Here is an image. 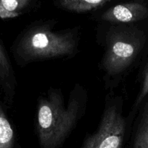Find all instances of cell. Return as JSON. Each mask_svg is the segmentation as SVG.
<instances>
[{
    "instance_id": "cell-1",
    "label": "cell",
    "mask_w": 148,
    "mask_h": 148,
    "mask_svg": "<svg viewBox=\"0 0 148 148\" xmlns=\"http://www.w3.org/2000/svg\"><path fill=\"white\" fill-rule=\"evenodd\" d=\"M89 95L80 83L75 84L66 101L60 88H50L37 98L36 134L40 148H59L87 109Z\"/></svg>"
},
{
    "instance_id": "cell-2",
    "label": "cell",
    "mask_w": 148,
    "mask_h": 148,
    "mask_svg": "<svg viewBox=\"0 0 148 148\" xmlns=\"http://www.w3.org/2000/svg\"><path fill=\"white\" fill-rule=\"evenodd\" d=\"M97 40L103 48L99 64L104 86L114 91L126 77L142 54L147 35L136 24L102 23Z\"/></svg>"
},
{
    "instance_id": "cell-3",
    "label": "cell",
    "mask_w": 148,
    "mask_h": 148,
    "mask_svg": "<svg viewBox=\"0 0 148 148\" xmlns=\"http://www.w3.org/2000/svg\"><path fill=\"white\" fill-rule=\"evenodd\" d=\"M54 20L34 22L16 37L11 47L18 66L58 59H71L79 53L81 28L55 30Z\"/></svg>"
},
{
    "instance_id": "cell-4",
    "label": "cell",
    "mask_w": 148,
    "mask_h": 148,
    "mask_svg": "<svg viewBox=\"0 0 148 148\" xmlns=\"http://www.w3.org/2000/svg\"><path fill=\"white\" fill-rule=\"evenodd\" d=\"M123 98L108 91L97 130L85 137L79 148H123L133 117L125 116Z\"/></svg>"
},
{
    "instance_id": "cell-5",
    "label": "cell",
    "mask_w": 148,
    "mask_h": 148,
    "mask_svg": "<svg viewBox=\"0 0 148 148\" xmlns=\"http://www.w3.org/2000/svg\"><path fill=\"white\" fill-rule=\"evenodd\" d=\"M148 18V7L139 1L121 3L103 12L99 17L101 23L136 24Z\"/></svg>"
},
{
    "instance_id": "cell-6",
    "label": "cell",
    "mask_w": 148,
    "mask_h": 148,
    "mask_svg": "<svg viewBox=\"0 0 148 148\" xmlns=\"http://www.w3.org/2000/svg\"><path fill=\"white\" fill-rule=\"evenodd\" d=\"M0 87L4 101L8 106L12 105L17 93V81L14 68L8 53L0 39Z\"/></svg>"
},
{
    "instance_id": "cell-7",
    "label": "cell",
    "mask_w": 148,
    "mask_h": 148,
    "mask_svg": "<svg viewBox=\"0 0 148 148\" xmlns=\"http://www.w3.org/2000/svg\"><path fill=\"white\" fill-rule=\"evenodd\" d=\"M133 130L131 148H148V98L142 105Z\"/></svg>"
},
{
    "instance_id": "cell-8",
    "label": "cell",
    "mask_w": 148,
    "mask_h": 148,
    "mask_svg": "<svg viewBox=\"0 0 148 148\" xmlns=\"http://www.w3.org/2000/svg\"><path fill=\"white\" fill-rule=\"evenodd\" d=\"M110 0H57V5L66 11L84 13L93 11L107 4Z\"/></svg>"
},
{
    "instance_id": "cell-9",
    "label": "cell",
    "mask_w": 148,
    "mask_h": 148,
    "mask_svg": "<svg viewBox=\"0 0 148 148\" xmlns=\"http://www.w3.org/2000/svg\"><path fill=\"white\" fill-rule=\"evenodd\" d=\"M33 0H0V18H15L24 14Z\"/></svg>"
},
{
    "instance_id": "cell-10",
    "label": "cell",
    "mask_w": 148,
    "mask_h": 148,
    "mask_svg": "<svg viewBox=\"0 0 148 148\" xmlns=\"http://www.w3.org/2000/svg\"><path fill=\"white\" fill-rule=\"evenodd\" d=\"M15 130L0 102V148H15Z\"/></svg>"
},
{
    "instance_id": "cell-11",
    "label": "cell",
    "mask_w": 148,
    "mask_h": 148,
    "mask_svg": "<svg viewBox=\"0 0 148 148\" xmlns=\"http://www.w3.org/2000/svg\"><path fill=\"white\" fill-rule=\"evenodd\" d=\"M148 95V63L147 64L145 68V70L143 72L142 75V85H141L140 90H139V94L136 97V100L134 101L133 106H132L131 112L129 113V115L133 118L135 114H136L137 109H139L140 107L141 104L143 103L145 98Z\"/></svg>"
}]
</instances>
